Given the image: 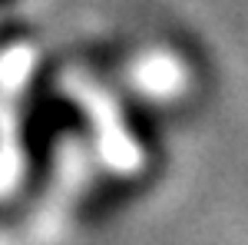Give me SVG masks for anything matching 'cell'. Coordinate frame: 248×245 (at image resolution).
<instances>
[{
	"label": "cell",
	"mask_w": 248,
	"mask_h": 245,
	"mask_svg": "<svg viewBox=\"0 0 248 245\" xmlns=\"http://www.w3.org/2000/svg\"><path fill=\"white\" fill-rule=\"evenodd\" d=\"M0 3H7V0H0Z\"/></svg>",
	"instance_id": "cell-1"
}]
</instances>
